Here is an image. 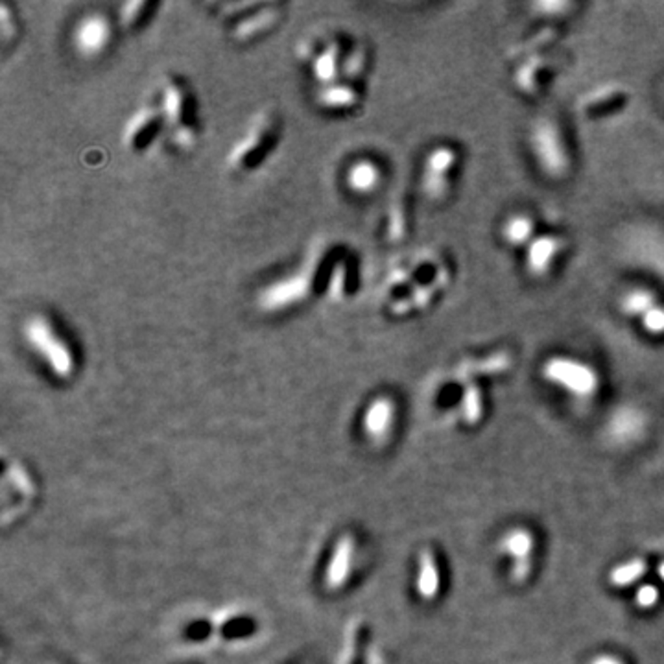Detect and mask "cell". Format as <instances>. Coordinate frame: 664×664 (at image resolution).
<instances>
[{"label": "cell", "mask_w": 664, "mask_h": 664, "mask_svg": "<svg viewBox=\"0 0 664 664\" xmlns=\"http://www.w3.org/2000/svg\"><path fill=\"white\" fill-rule=\"evenodd\" d=\"M345 247L347 244L335 239L316 240L292 271L273 279L259 290V309L264 314H283L316 297H325L332 270Z\"/></svg>", "instance_id": "1"}, {"label": "cell", "mask_w": 664, "mask_h": 664, "mask_svg": "<svg viewBox=\"0 0 664 664\" xmlns=\"http://www.w3.org/2000/svg\"><path fill=\"white\" fill-rule=\"evenodd\" d=\"M20 335L37 360L58 380H70L78 371V351L69 332L53 314H30L22 321Z\"/></svg>", "instance_id": "2"}, {"label": "cell", "mask_w": 664, "mask_h": 664, "mask_svg": "<svg viewBox=\"0 0 664 664\" xmlns=\"http://www.w3.org/2000/svg\"><path fill=\"white\" fill-rule=\"evenodd\" d=\"M158 104L166 139L177 151H192L199 142V117L192 89L175 74H165L158 89Z\"/></svg>", "instance_id": "3"}, {"label": "cell", "mask_w": 664, "mask_h": 664, "mask_svg": "<svg viewBox=\"0 0 664 664\" xmlns=\"http://www.w3.org/2000/svg\"><path fill=\"white\" fill-rule=\"evenodd\" d=\"M280 132H283V126H280V118L275 111L263 109L255 113L244 127L242 135L229 148L225 168L239 175L259 170L275 151L280 141Z\"/></svg>", "instance_id": "4"}, {"label": "cell", "mask_w": 664, "mask_h": 664, "mask_svg": "<svg viewBox=\"0 0 664 664\" xmlns=\"http://www.w3.org/2000/svg\"><path fill=\"white\" fill-rule=\"evenodd\" d=\"M354 39L342 32H320L304 36L297 43V58L309 69L318 87L344 80V70Z\"/></svg>", "instance_id": "5"}, {"label": "cell", "mask_w": 664, "mask_h": 664, "mask_svg": "<svg viewBox=\"0 0 664 664\" xmlns=\"http://www.w3.org/2000/svg\"><path fill=\"white\" fill-rule=\"evenodd\" d=\"M528 146L535 166L550 180L561 182L571 174L572 159L567 137L550 117H541L533 122L528 132Z\"/></svg>", "instance_id": "6"}, {"label": "cell", "mask_w": 664, "mask_h": 664, "mask_svg": "<svg viewBox=\"0 0 664 664\" xmlns=\"http://www.w3.org/2000/svg\"><path fill=\"white\" fill-rule=\"evenodd\" d=\"M222 15L229 20V34L239 43H249L271 32L285 15V6L277 3H237L222 4Z\"/></svg>", "instance_id": "7"}, {"label": "cell", "mask_w": 664, "mask_h": 664, "mask_svg": "<svg viewBox=\"0 0 664 664\" xmlns=\"http://www.w3.org/2000/svg\"><path fill=\"white\" fill-rule=\"evenodd\" d=\"M545 380L563 388L576 397H593L598 392L600 378L591 364L569 354H554L543 364Z\"/></svg>", "instance_id": "8"}, {"label": "cell", "mask_w": 664, "mask_h": 664, "mask_svg": "<svg viewBox=\"0 0 664 664\" xmlns=\"http://www.w3.org/2000/svg\"><path fill=\"white\" fill-rule=\"evenodd\" d=\"M163 137H166L165 120L158 100H153L137 108L127 118L120 142L124 150L134 153V156H146Z\"/></svg>", "instance_id": "9"}, {"label": "cell", "mask_w": 664, "mask_h": 664, "mask_svg": "<svg viewBox=\"0 0 664 664\" xmlns=\"http://www.w3.org/2000/svg\"><path fill=\"white\" fill-rule=\"evenodd\" d=\"M459 166V151L452 144L432 146L423 159L421 187L426 198L440 201L450 192L454 175Z\"/></svg>", "instance_id": "10"}, {"label": "cell", "mask_w": 664, "mask_h": 664, "mask_svg": "<svg viewBox=\"0 0 664 664\" xmlns=\"http://www.w3.org/2000/svg\"><path fill=\"white\" fill-rule=\"evenodd\" d=\"M567 237L555 231H541L521 253L522 270L528 277L541 280L555 273L567 253Z\"/></svg>", "instance_id": "11"}, {"label": "cell", "mask_w": 664, "mask_h": 664, "mask_svg": "<svg viewBox=\"0 0 664 664\" xmlns=\"http://www.w3.org/2000/svg\"><path fill=\"white\" fill-rule=\"evenodd\" d=\"M113 34V22L106 13L89 12L76 20L70 41L82 58L94 60L109 48Z\"/></svg>", "instance_id": "12"}, {"label": "cell", "mask_w": 664, "mask_h": 664, "mask_svg": "<svg viewBox=\"0 0 664 664\" xmlns=\"http://www.w3.org/2000/svg\"><path fill=\"white\" fill-rule=\"evenodd\" d=\"M360 290V259L349 246L340 255V259L332 270L325 299L342 304L356 297Z\"/></svg>", "instance_id": "13"}, {"label": "cell", "mask_w": 664, "mask_h": 664, "mask_svg": "<svg viewBox=\"0 0 664 664\" xmlns=\"http://www.w3.org/2000/svg\"><path fill=\"white\" fill-rule=\"evenodd\" d=\"M539 233L541 227L538 216L524 209L506 215L498 227V237L502 246L515 253H522Z\"/></svg>", "instance_id": "14"}, {"label": "cell", "mask_w": 664, "mask_h": 664, "mask_svg": "<svg viewBox=\"0 0 664 664\" xmlns=\"http://www.w3.org/2000/svg\"><path fill=\"white\" fill-rule=\"evenodd\" d=\"M386 170L375 158H356L345 170V187L354 196H373L385 183Z\"/></svg>", "instance_id": "15"}, {"label": "cell", "mask_w": 664, "mask_h": 664, "mask_svg": "<svg viewBox=\"0 0 664 664\" xmlns=\"http://www.w3.org/2000/svg\"><path fill=\"white\" fill-rule=\"evenodd\" d=\"M397 417V404L388 395H378L375 397L364 410L362 416V428L366 436L375 441L382 443L386 441L388 436L393 430Z\"/></svg>", "instance_id": "16"}, {"label": "cell", "mask_w": 664, "mask_h": 664, "mask_svg": "<svg viewBox=\"0 0 664 664\" xmlns=\"http://www.w3.org/2000/svg\"><path fill=\"white\" fill-rule=\"evenodd\" d=\"M500 548H502V552H506L507 555H512V559H514L512 579L515 583L526 581L530 572H531V552H533L531 533L524 528L509 530L500 541Z\"/></svg>", "instance_id": "17"}, {"label": "cell", "mask_w": 664, "mask_h": 664, "mask_svg": "<svg viewBox=\"0 0 664 664\" xmlns=\"http://www.w3.org/2000/svg\"><path fill=\"white\" fill-rule=\"evenodd\" d=\"M316 101L325 111L345 113L360 106L362 101V85L351 82H336L330 85L316 87Z\"/></svg>", "instance_id": "18"}, {"label": "cell", "mask_w": 664, "mask_h": 664, "mask_svg": "<svg viewBox=\"0 0 664 664\" xmlns=\"http://www.w3.org/2000/svg\"><path fill=\"white\" fill-rule=\"evenodd\" d=\"M352 554H354V541L351 535H344L335 545L328 563L325 569L323 583L328 591H338L347 583L351 567H352Z\"/></svg>", "instance_id": "19"}, {"label": "cell", "mask_w": 664, "mask_h": 664, "mask_svg": "<svg viewBox=\"0 0 664 664\" xmlns=\"http://www.w3.org/2000/svg\"><path fill=\"white\" fill-rule=\"evenodd\" d=\"M662 296L648 285H629L624 288L617 299L619 312L624 320L635 323L650 306H653Z\"/></svg>", "instance_id": "20"}, {"label": "cell", "mask_w": 664, "mask_h": 664, "mask_svg": "<svg viewBox=\"0 0 664 664\" xmlns=\"http://www.w3.org/2000/svg\"><path fill=\"white\" fill-rule=\"evenodd\" d=\"M417 593L423 600H433L440 593V571L436 557L430 550H423L419 557Z\"/></svg>", "instance_id": "21"}, {"label": "cell", "mask_w": 664, "mask_h": 664, "mask_svg": "<svg viewBox=\"0 0 664 664\" xmlns=\"http://www.w3.org/2000/svg\"><path fill=\"white\" fill-rule=\"evenodd\" d=\"M158 8V3H146V0H132V3L122 4L118 13L120 28L126 32H134L141 28Z\"/></svg>", "instance_id": "22"}, {"label": "cell", "mask_w": 664, "mask_h": 664, "mask_svg": "<svg viewBox=\"0 0 664 664\" xmlns=\"http://www.w3.org/2000/svg\"><path fill=\"white\" fill-rule=\"evenodd\" d=\"M633 327L646 340L662 342L664 340V297H660L653 306L638 318Z\"/></svg>", "instance_id": "23"}, {"label": "cell", "mask_w": 664, "mask_h": 664, "mask_svg": "<svg viewBox=\"0 0 664 664\" xmlns=\"http://www.w3.org/2000/svg\"><path fill=\"white\" fill-rule=\"evenodd\" d=\"M646 572V563L643 559H631L624 565H619L611 571L609 581L615 587H628L635 581L641 579Z\"/></svg>", "instance_id": "24"}, {"label": "cell", "mask_w": 664, "mask_h": 664, "mask_svg": "<svg viewBox=\"0 0 664 664\" xmlns=\"http://www.w3.org/2000/svg\"><path fill=\"white\" fill-rule=\"evenodd\" d=\"M462 412H464V419L469 423V425H474L480 421L482 417V395H480V390L478 388H467L466 395H464V401H462Z\"/></svg>", "instance_id": "25"}, {"label": "cell", "mask_w": 664, "mask_h": 664, "mask_svg": "<svg viewBox=\"0 0 664 664\" xmlns=\"http://www.w3.org/2000/svg\"><path fill=\"white\" fill-rule=\"evenodd\" d=\"M0 24H3V39L4 41H10L17 36V15H13L10 12V4L8 3H3V6H0Z\"/></svg>", "instance_id": "26"}, {"label": "cell", "mask_w": 664, "mask_h": 664, "mask_svg": "<svg viewBox=\"0 0 664 664\" xmlns=\"http://www.w3.org/2000/svg\"><path fill=\"white\" fill-rule=\"evenodd\" d=\"M659 600V591L653 585H643L635 595V602L641 609H652Z\"/></svg>", "instance_id": "27"}, {"label": "cell", "mask_w": 664, "mask_h": 664, "mask_svg": "<svg viewBox=\"0 0 664 664\" xmlns=\"http://www.w3.org/2000/svg\"><path fill=\"white\" fill-rule=\"evenodd\" d=\"M591 664H624V662L612 655H598L596 659L591 660Z\"/></svg>", "instance_id": "28"}, {"label": "cell", "mask_w": 664, "mask_h": 664, "mask_svg": "<svg viewBox=\"0 0 664 664\" xmlns=\"http://www.w3.org/2000/svg\"><path fill=\"white\" fill-rule=\"evenodd\" d=\"M657 572H659V576H660V579L664 581V561H662V563L659 565V569H657Z\"/></svg>", "instance_id": "29"}]
</instances>
